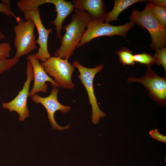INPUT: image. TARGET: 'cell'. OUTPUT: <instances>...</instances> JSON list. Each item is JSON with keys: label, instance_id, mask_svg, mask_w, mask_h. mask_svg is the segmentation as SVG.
Instances as JSON below:
<instances>
[{"label": "cell", "instance_id": "obj_1", "mask_svg": "<svg viewBox=\"0 0 166 166\" xmlns=\"http://www.w3.org/2000/svg\"><path fill=\"white\" fill-rule=\"evenodd\" d=\"M70 22L63 27L65 34L61 36L60 47L54 52L53 57L68 59L72 56L87 26L92 19L86 12L75 9Z\"/></svg>", "mask_w": 166, "mask_h": 166}, {"label": "cell", "instance_id": "obj_2", "mask_svg": "<svg viewBox=\"0 0 166 166\" xmlns=\"http://www.w3.org/2000/svg\"><path fill=\"white\" fill-rule=\"evenodd\" d=\"M147 2L142 11H139L138 10L132 9L130 18V20L141 28L147 30L152 39L150 46L156 51L166 45V29L155 16L152 10V3Z\"/></svg>", "mask_w": 166, "mask_h": 166}, {"label": "cell", "instance_id": "obj_3", "mask_svg": "<svg viewBox=\"0 0 166 166\" xmlns=\"http://www.w3.org/2000/svg\"><path fill=\"white\" fill-rule=\"evenodd\" d=\"M72 64L79 71L80 74L78 77L87 92L89 103L92 107V121L94 124H97L101 118L105 117L106 114L102 111L99 107L94 94L93 81L96 74L103 69L104 65H99L94 68H88L81 65L77 60L74 61Z\"/></svg>", "mask_w": 166, "mask_h": 166}, {"label": "cell", "instance_id": "obj_4", "mask_svg": "<svg viewBox=\"0 0 166 166\" xmlns=\"http://www.w3.org/2000/svg\"><path fill=\"white\" fill-rule=\"evenodd\" d=\"M40 64L46 73L54 78L59 87L69 89L74 87L72 77L74 67L68 59L51 56Z\"/></svg>", "mask_w": 166, "mask_h": 166}, {"label": "cell", "instance_id": "obj_5", "mask_svg": "<svg viewBox=\"0 0 166 166\" xmlns=\"http://www.w3.org/2000/svg\"><path fill=\"white\" fill-rule=\"evenodd\" d=\"M14 26L15 33L14 46L16 52L14 57L19 58L31 53L37 48L34 33L35 25L30 19L21 18Z\"/></svg>", "mask_w": 166, "mask_h": 166}, {"label": "cell", "instance_id": "obj_6", "mask_svg": "<svg viewBox=\"0 0 166 166\" xmlns=\"http://www.w3.org/2000/svg\"><path fill=\"white\" fill-rule=\"evenodd\" d=\"M135 24L134 22L130 20L124 25L114 26L110 24L109 23L91 20L87 25L85 31L77 48L80 47L89 42L92 39L101 36L111 37L114 35H119L126 39L128 32Z\"/></svg>", "mask_w": 166, "mask_h": 166}, {"label": "cell", "instance_id": "obj_7", "mask_svg": "<svg viewBox=\"0 0 166 166\" xmlns=\"http://www.w3.org/2000/svg\"><path fill=\"white\" fill-rule=\"evenodd\" d=\"M128 82L142 84L147 89L150 97L160 105L164 107L166 103V78L159 76L150 67L147 68L144 76L141 78L130 77Z\"/></svg>", "mask_w": 166, "mask_h": 166}, {"label": "cell", "instance_id": "obj_8", "mask_svg": "<svg viewBox=\"0 0 166 166\" xmlns=\"http://www.w3.org/2000/svg\"><path fill=\"white\" fill-rule=\"evenodd\" d=\"M26 74V81L18 95L11 101L6 103L3 102L2 104L3 109H7L10 112H16L19 115L18 119L20 121H24L30 116L27 102L30 85L34 79V75L32 65L28 60L27 63Z\"/></svg>", "mask_w": 166, "mask_h": 166}, {"label": "cell", "instance_id": "obj_9", "mask_svg": "<svg viewBox=\"0 0 166 166\" xmlns=\"http://www.w3.org/2000/svg\"><path fill=\"white\" fill-rule=\"evenodd\" d=\"M59 90L57 88H53L49 95L45 97H42L36 94L31 97L33 101L36 104H41L46 109L48 117L52 128L54 130L62 131L69 128V125L61 126L56 122L54 117V114L57 111L62 113H66L70 110L71 107L68 105H64L61 104L57 98Z\"/></svg>", "mask_w": 166, "mask_h": 166}, {"label": "cell", "instance_id": "obj_10", "mask_svg": "<svg viewBox=\"0 0 166 166\" xmlns=\"http://www.w3.org/2000/svg\"><path fill=\"white\" fill-rule=\"evenodd\" d=\"M23 15L26 20L30 19L33 21L37 28L38 38L36 43L39 48L38 52L34 53V56L36 59L44 62L51 56L48 51L47 44L49 36L52 33V29H46L44 26L38 8L24 12Z\"/></svg>", "mask_w": 166, "mask_h": 166}, {"label": "cell", "instance_id": "obj_11", "mask_svg": "<svg viewBox=\"0 0 166 166\" xmlns=\"http://www.w3.org/2000/svg\"><path fill=\"white\" fill-rule=\"evenodd\" d=\"M26 58L27 60L29 61L32 65L34 75L33 85L29 93V96L32 97L39 92L46 93L48 87L46 82H50L51 85L54 88H57L59 87L54 80L46 73L41 65L39 60L35 58L34 53L29 54Z\"/></svg>", "mask_w": 166, "mask_h": 166}, {"label": "cell", "instance_id": "obj_12", "mask_svg": "<svg viewBox=\"0 0 166 166\" xmlns=\"http://www.w3.org/2000/svg\"><path fill=\"white\" fill-rule=\"evenodd\" d=\"M75 9L87 12L92 20L104 22L107 14L104 2L102 0H74L71 2Z\"/></svg>", "mask_w": 166, "mask_h": 166}, {"label": "cell", "instance_id": "obj_13", "mask_svg": "<svg viewBox=\"0 0 166 166\" xmlns=\"http://www.w3.org/2000/svg\"><path fill=\"white\" fill-rule=\"evenodd\" d=\"M46 2L47 3L52 4L55 6L57 16L50 23L55 26L57 37L60 39L63 23L67 17L74 11L75 8L71 2L64 0H46Z\"/></svg>", "mask_w": 166, "mask_h": 166}, {"label": "cell", "instance_id": "obj_14", "mask_svg": "<svg viewBox=\"0 0 166 166\" xmlns=\"http://www.w3.org/2000/svg\"><path fill=\"white\" fill-rule=\"evenodd\" d=\"M142 0H114L113 9L107 13L105 18L104 22L109 23L118 20L119 14L124 10L135 3L140 2Z\"/></svg>", "mask_w": 166, "mask_h": 166}, {"label": "cell", "instance_id": "obj_15", "mask_svg": "<svg viewBox=\"0 0 166 166\" xmlns=\"http://www.w3.org/2000/svg\"><path fill=\"white\" fill-rule=\"evenodd\" d=\"M47 3L46 0H20L17 2L18 9L23 13L38 8Z\"/></svg>", "mask_w": 166, "mask_h": 166}, {"label": "cell", "instance_id": "obj_16", "mask_svg": "<svg viewBox=\"0 0 166 166\" xmlns=\"http://www.w3.org/2000/svg\"><path fill=\"white\" fill-rule=\"evenodd\" d=\"M119 57V61L124 65H134V61L132 51L125 47H121L116 52Z\"/></svg>", "mask_w": 166, "mask_h": 166}, {"label": "cell", "instance_id": "obj_17", "mask_svg": "<svg viewBox=\"0 0 166 166\" xmlns=\"http://www.w3.org/2000/svg\"><path fill=\"white\" fill-rule=\"evenodd\" d=\"M135 61L145 64L147 68L150 67L155 63V59L152 54L145 52L133 55Z\"/></svg>", "mask_w": 166, "mask_h": 166}, {"label": "cell", "instance_id": "obj_18", "mask_svg": "<svg viewBox=\"0 0 166 166\" xmlns=\"http://www.w3.org/2000/svg\"><path fill=\"white\" fill-rule=\"evenodd\" d=\"M152 8L153 13L156 18L162 26L165 28L166 26V7L157 6L152 3Z\"/></svg>", "mask_w": 166, "mask_h": 166}, {"label": "cell", "instance_id": "obj_19", "mask_svg": "<svg viewBox=\"0 0 166 166\" xmlns=\"http://www.w3.org/2000/svg\"><path fill=\"white\" fill-rule=\"evenodd\" d=\"M11 2L8 0H2L0 2V12L3 13L7 17H13L17 22L21 19L19 16H16L11 10L10 6Z\"/></svg>", "mask_w": 166, "mask_h": 166}, {"label": "cell", "instance_id": "obj_20", "mask_svg": "<svg viewBox=\"0 0 166 166\" xmlns=\"http://www.w3.org/2000/svg\"><path fill=\"white\" fill-rule=\"evenodd\" d=\"M153 57L155 60V63L158 65H162L166 73V48L164 47L156 51Z\"/></svg>", "mask_w": 166, "mask_h": 166}, {"label": "cell", "instance_id": "obj_21", "mask_svg": "<svg viewBox=\"0 0 166 166\" xmlns=\"http://www.w3.org/2000/svg\"><path fill=\"white\" fill-rule=\"evenodd\" d=\"M19 59L13 57L9 58H0V75L18 63Z\"/></svg>", "mask_w": 166, "mask_h": 166}, {"label": "cell", "instance_id": "obj_22", "mask_svg": "<svg viewBox=\"0 0 166 166\" xmlns=\"http://www.w3.org/2000/svg\"><path fill=\"white\" fill-rule=\"evenodd\" d=\"M11 48L9 42L0 43V58H8Z\"/></svg>", "mask_w": 166, "mask_h": 166}, {"label": "cell", "instance_id": "obj_23", "mask_svg": "<svg viewBox=\"0 0 166 166\" xmlns=\"http://www.w3.org/2000/svg\"><path fill=\"white\" fill-rule=\"evenodd\" d=\"M149 133L152 138L159 141L166 143V136L160 134L158 129L151 130L149 132Z\"/></svg>", "mask_w": 166, "mask_h": 166}, {"label": "cell", "instance_id": "obj_24", "mask_svg": "<svg viewBox=\"0 0 166 166\" xmlns=\"http://www.w3.org/2000/svg\"><path fill=\"white\" fill-rule=\"evenodd\" d=\"M147 1L151 2L157 6L165 7L166 6V1L165 0H150Z\"/></svg>", "mask_w": 166, "mask_h": 166}, {"label": "cell", "instance_id": "obj_25", "mask_svg": "<svg viewBox=\"0 0 166 166\" xmlns=\"http://www.w3.org/2000/svg\"><path fill=\"white\" fill-rule=\"evenodd\" d=\"M5 37V35L3 33L0 31V40L4 39Z\"/></svg>", "mask_w": 166, "mask_h": 166}]
</instances>
